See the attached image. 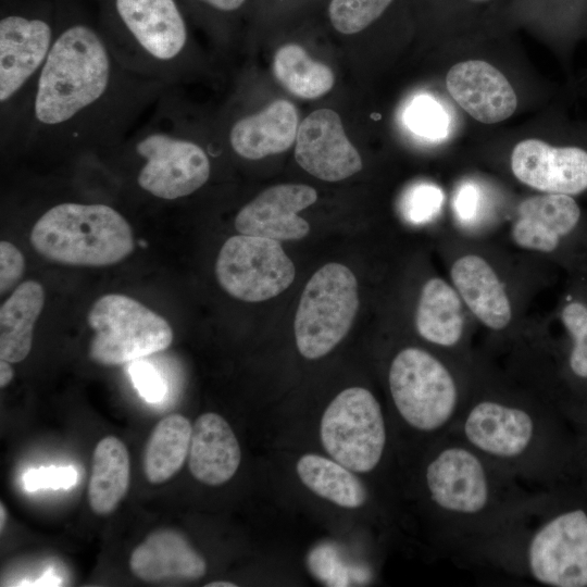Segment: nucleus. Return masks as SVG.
Returning a JSON list of instances; mask_svg holds the SVG:
<instances>
[{
	"label": "nucleus",
	"mask_w": 587,
	"mask_h": 587,
	"mask_svg": "<svg viewBox=\"0 0 587 587\" xmlns=\"http://www.w3.org/2000/svg\"><path fill=\"white\" fill-rule=\"evenodd\" d=\"M220 12H234L242 7L246 0H196Z\"/></svg>",
	"instance_id": "obj_38"
},
{
	"label": "nucleus",
	"mask_w": 587,
	"mask_h": 587,
	"mask_svg": "<svg viewBox=\"0 0 587 587\" xmlns=\"http://www.w3.org/2000/svg\"><path fill=\"white\" fill-rule=\"evenodd\" d=\"M564 412L575 436L577 485L587 495V408L570 402Z\"/></svg>",
	"instance_id": "obj_33"
},
{
	"label": "nucleus",
	"mask_w": 587,
	"mask_h": 587,
	"mask_svg": "<svg viewBox=\"0 0 587 587\" xmlns=\"http://www.w3.org/2000/svg\"><path fill=\"white\" fill-rule=\"evenodd\" d=\"M13 370L10 365V362L5 360L0 361V387L4 388L10 384L13 378Z\"/></svg>",
	"instance_id": "obj_39"
},
{
	"label": "nucleus",
	"mask_w": 587,
	"mask_h": 587,
	"mask_svg": "<svg viewBox=\"0 0 587 587\" xmlns=\"http://www.w3.org/2000/svg\"><path fill=\"white\" fill-rule=\"evenodd\" d=\"M132 573L147 583L193 582L202 578L207 563L187 538L171 528L158 529L133 550Z\"/></svg>",
	"instance_id": "obj_19"
},
{
	"label": "nucleus",
	"mask_w": 587,
	"mask_h": 587,
	"mask_svg": "<svg viewBox=\"0 0 587 587\" xmlns=\"http://www.w3.org/2000/svg\"><path fill=\"white\" fill-rule=\"evenodd\" d=\"M442 190L433 184L422 183L409 188L401 201L405 218L415 224L433 220L444 203Z\"/></svg>",
	"instance_id": "obj_32"
},
{
	"label": "nucleus",
	"mask_w": 587,
	"mask_h": 587,
	"mask_svg": "<svg viewBox=\"0 0 587 587\" xmlns=\"http://www.w3.org/2000/svg\"><path fill=\"white\" fill-rule=\"evenodd\" d=\"M317 199L314 188L302 184L270 187L240 209L236 229L243 235L277 241L298 240L309 234V223L298 212Z\"/></svg>",
	"instance_id": "obj_16"
},
{
	"label": "nucleus",
	"mask_w": 587,
	"mask_h": 587,
	"mask_svg": "<svg viewBox=\"0 0 587 587\" xmlns=\"http://www.w3.org/2000/svg\"><path fill=\"white\" fill-rule=\"evenodd\" d=\"M207 587H236L237 585L232 582H211L205 585Z\"/></svg>",
	"instance_id": "obj_40"
},
{
	"label": "nucleus",
	"mask_w": 587,
	"mask_h": 587,
	"mask_svg": "<svg viewBox=\"0 0 587 587\" xmlns=\"http://www.w3.org/2000/svg\"><path fill=\"white\" fill-rule=\"evenodd\" d=\"M449 433L515 479L548 491L577 486L575 436L559 403L476 399L463 405Z\"/></svg>",
	"instance_id": "obj_3"
},
{
	"label": "nucleus",
	"mask_w": 587,
	"mask_h": 587,
	"mask_svg": "<svg viewBox=\"0 0 587 587\" xmlns=\"http://www.w3.org/2000/svg\"><path fill=\"white\" fill-rule=\"evenodd\" d=\"M320 437L335 461L357 473L373 471L380 462L387 428L379 402L362 387L340 391L325 409Z\"/></svg>",
	"instance_id": "obj_12"
},
{
	"label": "nucleus",
	"mask_w": 587,
	"mask_h": 587,
	"mask_svg": "<svg viewBox=\"0 0 587 587\" xmlns=\"http://www.w3.org/2000/svg\"><path fill=\"white\" fill-rule=\"evenodd\" d=\"M241 460L238 439L227 421L212 412L201 414L192 426L188 466L199 482L218 486L237 472Z\"/></svg>",
	"instance_id": "obj_20"
},
{
	"label": "nucleus",
	"mask_w": 587,
	"mask_h": 587,
	"mask_svg": "<svg viewBox=\"0 0 587 587\" xmlns=\"http://www.w3.org/2000/svg\"><path fill=\"white\" fill-rule=\"evenodd\" d=\"M99 26L132 72L168 87L179 77L189 32L178 0H97Z\"/></svg>",
	"instance_id": "obj_4"
},
{
	"label": "nucleus",
	"mask_w": 587,
	"mask_h": 587,
	"mask_svg": "<svg viewBox=\"0 0 587 587\" xmlns=\"http://www.w3.org/2000/svg\"><path fill=\"white\" fill-rule=\"evenodd\" d=\"M511 170L521 183L545 193L575 196L587 190V151L578 147L523 140L512 151Z\"/></svg>",
	"instance_id": "obj_15"
},
{
	"label": "nucleus",
	"mask_w": 587,
	"mask_h": 587,
	"mask_svg": "<svg viewBox=\"0 0 587 587\" xmlns=\"http://www.w3.org/2000/svg\"><path fill=\"white\" fill-rule=\"evenodd\" d=\"M7 520V511L3 503L0 504V529L2 532Z\"/></svg>",
	"instance_id": "obj_41"
},
{
	"label": "nucleus",
	"mask_w": 587,
	"mask_h": 587,
	"mask_svg": "<svg viewBox=\"0 0 587 587\" xmlns=\"http://www.w3.org/2000/svg\"><path fill=\"white\" fill-rule=\"evenodd\" d=\"M392 0H332L328 7L330 22L336 30L351 35L377 20Z\"/></svg>",
	"instance_id": "obj_30"
},
{
	"label": "nucleus",
	"mask_w": 587,
	"mask_h": 587,
	"mask_svg": "<svg viewBox=\"0 0 587 587\" xmlns=\"http://www.w3.org/2000/svg\"><path fill=\"white\" fill-rule=\"evenodd\" d=\"M60 2L1 0L0 126L12 140L59 30Z\"/></svg>",
	"instance_id": "obj_5"
},
{
	"label": "nucleus",
	"mask_w": 587,
	"mask_h": 587,
	"mask_svg": "<svg viewBox=\"0 0 587 587\" xmlns=\"http://www.w3.org/2000/svg\"><path fill=\"white\" fill-rule=\"evenodd\" d=\"M295 158L311 175L338 182L362 170V159L347 138L340 116L330 109H319L299 125Z\"/></svg>",
	"instance_id": "obj_14"
},
{
	"label": "nucleus",
	"mask_w": 587,
	"mask_h": 587,
	"mask_svg": "<svg viewBox=\"0 0 587 587\" xmlns=\"http://www.w3.org/2000/svg\"><path fill=\"white\" fill-rule=\"evenodd\" d=\"M358 309L354 274L339 263L319 268L307 283L295 316L300 354L314 360L330 352L349 332Z\"/></svg>",
	"instance_id": "obj_11"
},
{
	"label": "nucleus",
	"mask_w": 587,
	"mask_h": 587,
	"mask_svg": "<svg viewBox=\"0 0 587 587\" xmlns=\"http://www.w3.org/2000/svg\"><path fill=\"white\" fill-rule=\"evenodd\" d=\"M45 303L40 283L20 284L0 308V358L10 363L23 361L29 353L34 325Z\"/></svg>",
	"instance_id": "obj_23"
},
{
	"label": "nucleus",
	"mask_w": 587,
	"mask_h": 587,
	"mask_svg": "<svg viewBox=\"0 0 587 587\" xmlns=\"http://www.w3.org/2000/svg\"><path fill=\"white\" fill-rule=\"evenodd\" d=\"M388 385L400 417L424 434H448L463 408L451 371L421 348L408 347L395 355Z\"/></svg>",
	"instance_id": "obj_9"
},
{
	"label": "nucleus",
	"mask_w": 587,
	"mask_h": 587,
	"mask_svg": "<svg viewBox=\"0 0 587 587\" xmlns=\"http://www.w3.org/2000/svg\"><path fill=\"white\" fill-rule=\"evenodd\" d=\"M415 326L423 339L446 348L455 346L463 334V313L459 294L447 282L428 279L421 291Z\"/></svg>",
	"instance_id": "obj_24"
},
{
	"label": "nucleus",
	"mask_w": 587,
	"mask_h": 587,
	"mask_svg": "<svg viewBox=\"0 0 587 587\" xmlns=\"http://www.w3.org/2000/svg\"><path fill=\"white\" fill-rule=\"evenodd\" d=\"M300 480L315 495L339 507L357 509L367 499L364 484L334 459L307 453L297 462Z\"/></svg>",
	"instance_id": "obj_27"
},
{
	"label": "nucleus",
	"mask_w": 587,
	"mask_h": 587,
	"mask_svg": "<svg viewBox=\"0 0 587 587\" xmlns=\"http://www.w3.org/2000/svg\"><path fill=\"white\" fill-rule=\"evenodd\" d=\"M133 384L148 402H159L166 394V385L160 373L148 362L136 360L128 367Z\"/></svg>",
	"instance_id": "obj_34"
},
{
	"label": "nucleus",
	"mask_w": 587,
	"mask_h": 587,
	"mask_svg": "<svg viewBox=\"0 0 587 587\" xmlns=\"http://www.w3.org/2000/svg\"><path fill=\"white\" fill-rule=\"evenodd\" d=\"M564 302L560 320L569 337L563 365L569 397L587 408V301L567 296Z\"/></svg>",
	"instance_id": "obj_29"
},
{
	"label": "nucleus",
	"mask_w": 587,
	"mask_h": 587,
	"mask_svg": "<svg viewBox=\"0 0 587 587\" xmlns=\"http://www.w3.org/2000/svg\"><path fill=\"white\" fill-rule=\"evenodd\" d=\"M130 476V462L126 446L115 436L102 438L91 460L88 500L98 515L112 513L125 497Z\"/></svg>",
	"instance_id": "obj_25"
},
{
	"label": "nucleus",
	"mask_w": 587,
	"mask_h": 587,
	"mask_svg": "<svg viewBox=\"0 0 587 587\" xmlns=\"http://www.w3.org/2000/svg\"><path fill=\"white\" fill-rule=\"evenodd\" d=\"M168 89L128 70L98 23L60 2L55 41L13 141L30 148L115 147Z\"/></svg>",
	"instance_id": "obj_1"
},
{
	"label": "nucleus",
	"mask_w": 587,
	"mask_h": 587,
	"mask_svg": "<svg viewBox=\"0 0 587 587\" xmlns=\"http://www.w3.org/2000/svg\"><path fill=\"white\" fill-rule=\"evenodd\" d=\"M88 324L93 330L89 357L107 365H122L170 347L173 330L167 321L139 301L108 294L91 307Z\"/></svg>",
	"instance_id": "obj_10"
},
{
	"label": "nucleus",
	"mask_w": 587,
	"mask_h": 587,
	"mask_svg": "<svg viewBox=\"0 0 587 587\" xmlns=\"http://www.w3.org/2000/svg\"><path fill=\"white\" fill-rule=\"evenodd\" d=\"M540 513L520 535L525 573L548 587H587V495L578 486L549 491Z\"/></svg>",
	"instance_id": "obj_8"
},
{
	"label": "nucleus",
	"mask_w": 587,
	"mask_h": 587,
	"mask_svg": "<svg viewBox=\"0 0 587 587\" xmlns=\"http://www.w3.org/2000/svg\"><path fill=\"white\" fill-rule=\"evenodd\" d=\"M273 73L290 93L303 99H315L325 95L335 83L333 71L314 61L296 43H287L276 51Z\"/></svg>",
	"instance_id": "obj_28"
},
{
	"label": "nucleus",
	"mask_w": 587,
	"mask_h": 587,
	"mask_svg": "<svg viewBox=\"0 0 587 587\" xmlns=\"http://www.w3.org/2000/svg\"><path fill=\"white\" fill-rule=\"evenodd\" d=\"M408 127L419 136L437 140L445 137L449 118L444 108L428 96L415 98L405 111Z\"/></svg>",
	"instance_id": "obj_31"
},
{
	"label": "nucleus",
	"mask_w": 587,
	"mask_h": 587,
	"mask_svg": "<svg viewBox=\"0 0 587 587\" xmlns=\"http://www.w3.org/2000/svg\"><path fill=\"white\" fill-rule=\"evenodd\" d=\"M472 1H475V2H485V1H488V0H472Z\"/></svg>",
	"instance_id": "obj_42"
},
{
	"label": "nucleus",
	"mask_w": 587,
	"mask_h": 587,
	"mask_svg": "<svg viewBox=\"0 0 587 587\" xmlns=\"http://www.w3.org/2000/svg\"><path fill=\"white\" fill-rule=\"evenodd\" d=\"M451 279L472 313L488 328H505L512 316L505 289L491 265L482 257L467 254L451 267Z\"/></svg>",
	"instance_id": "obj_22"
},
{
	"label": "nucleus",
	"mask_w": 587,
	"mask_h": 587,
	"mask_svg": "<svg viewBox=\"0 0 587 587\" xmlns=\"http://www.w3.org/2000/svg\"><path fill=\"white\" fill-rule=\"evenodd\" d=\"M174 109L168 89L148 118L116 145L138 161L137 187L165 201L192 195L211 175L205 149L182 132Z\"/></svg>",
	"instance_id": "obj_6"
},
{
	"label": "nucleus",
	"mask_w": 587,
	"mask_h": 587,
	"mask_svg": "<svg viewBox=\"0 0 587 587\" xmlns=\"http://www.w3.org/2000/svg\"><path fill=\"white\" fill-rule=\"evenodd\" d=\"M192 425L182 414H170L158 422L143 451V473L152 484L172 478L189 452Z\"/></svg>",
	"instance_id": "obj_26"
},
{
	"label": "nucleus",
	"mask_w": 587,
	"mask_h": 587,
	"mask_svg": "<svg viewBox=\"0 0 587 587\" xmlns=\"http://www.w3.org/2000/svg\"><path fill=\"white\" fill-rule=\"evenodd\" d=\"M516 480L462 439L447 434L426 464L424 483L446 522L449 550L508 559L525 520L548 494L525 495Z\"/></svg>",
	"instance_id": "obj_2"
},
{
	"label": "nucleus",
	"mask_w": 587,
	"mask_h": 587,
	"mask_svg": "<svg viewBox=\"0 0 587 587\" xmlns=\"http://www.w3.org/2000/svg\"><path fill=\"white\" fill-rule=\"evenodd\" d=\"M30 243L47 260L76 266L115 264L135 246L129 223L113 207L75 201L42 213L32 228Z\"/></svg>",
	"instance_id": "obj_7"
},
{
	"label": "nucleus",
	"mask_w": 587,
	"mask_h": 587,
	"mask_svg": "<svg viewBox=\"0 0 587 587\" xmlns=\"http://www.w3.org/2000/svg\"><path fill=\"white\" fill-rule=\"evenodd\" d=\"M76 471L68 467H41L27 471L23 476L25 489L35 491L39 488H70L76 483Z\"/></svg>",
	"instance_id": "obj_35"
},
{
	"label": "nucleus",
	"mask_w": 587,
	"mask_h": 587,
	"mask_svg": "<svg viewBox=\"0 0 587 587\" xmlns=\"http://www.w3.org/2000/svg\"><path fill=\"white\" fill-rule=\"evenodd\" d=\"M24 257L11 242H0V291L5 294L21 279L24 272Z\"/></svg>",
	"instance_id": "obj_36"
},
{
	"label": "nucleus",
	"mask_w": 587,
	"mask_h": 587,
	"mask_svg": "<svg viewBox=\"0 0 587 587\" xmlns=\"http://www.w3.org/2000/svg\"><path fill=\"white\" fill-rule=\"evenodd\" d=\"M479 205L478 189L472 184H464L459 187L454 198V210L462 221H470L477 214Z\"/></svg>",
	"instance_id": "obj_37"
},
{
	"label": "nucleus",
	"mask_w": 587,
	"mask_h": 587,
	"mask_svg": "<svg viewBox=\"0 0 587 587\" xmlns=\"http://www.w3.org/2000/svg\"><path fill=\"white\" fill-rule=\"evenodd\" d=\"M215 275L232 297L260 302L278 296L295 278V266L277 240L236 235L221 248Z\"/></svg>",
	"instance_id": "obj_13"
},
{
	"label": "nucleus",
	"mask_w": 587,
	"mask_h": 587,
	"mask_svg": "<svg viewBox=\"0 0 587 587\" xmlns=\"http://www.w3.org/2000/svg\"><path fill=\"white\" fill-rule=\"evenodd\" d=\"M512 227L514 242L524 249L553 253L582 230L583 213L572 196L545 193L517 207Z\"/></svg>",
	"instance_id": "obj_17"
},
{
	"label": "nucleus",
	"mask_w": 587,
	"mask_h": 587,
	"mask_svg": "<svg viewBox=\"0 0 587 587\" xmlns=\"http://www.w3.org/2000/svg\"><path fill=\"white\" fill-rule=\"evenodd\" d=\"M298 127L295 105L287 100H276L258 113L238 118L230 126L229 146L243 159L260 160L289 149Z\"/></svg>",
	"instance_id": "obj_21"
},
{
	"label": "nucleus",
	"mask_w": 587,
	"mask_h": 587,
	"mask_svg": "<svg viewBox=\"0 0 587 587\" xmlns=\"http://www.w3.org/2000/svg\"><path fill=\"white\" fill-rule=\"evenodd\" d=\"M446 86L464 111L485 124L507 120L517 107V98L509 80L485 61L457 63L446 76Z\"/></svg>",
	"instance_id": "obj_18"
}]
</instances>
